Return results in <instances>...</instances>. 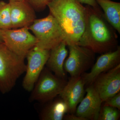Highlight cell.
<instances>
[{
  "mask_svg": "<svg viewBox=\"0 0 120 120\" xmlns=\"http://www.w3.org/2000/svg\"><path fill=\"white\" fill-rule=\"evenodd\" d=\"M24 59L11 52L4 42L0 43V92L2 94L11 91L26 72Z\"/></svg>",
  "mask_w": 120,
  "mask_h": 120,
  "instance_id": "cell-3",
  "label": "cell"
},
{
  "mask_svg": "<svg viewBox=\"0 0 120 120\" xmlns=\"http://www.w3.org/2000/svg\"><path fill=\"white\" fill-rule=\"evenodd\" d=\"M37 39L36 47L50 50L61 42L65 41V37L56 19L51 14L36 19L28 27Z\"/></svg>",
  "mask_w": 120,
  "mask_h": 120,
  "instance_id": "cell-4",
  "label": "cell"
},
{
  "mask_svg": "<svg viewBox=\"0 0 120 120\" xmlns=\"http://www.w3.org/2000/svg\"><path fill=\"white\" fill-rule=\"evenodd\" d=\"M3 42L2 38V30L0 29V43Z\"/></svg>",
  "mask_w": 120,
  "mask_h": 120,
  "instance_id": "cell-23",
  "label": "cell"
},
{
  "mask_svg": "<svg viewBox=\"0 0 120 120\" xmlns=\"http://www.w3.org/2000/svg\"><path fill=\"white\" fill-rule=\"evenodd\" d=\"M0 29H11L10 4L3 1H0Z\"/></svg>",
  "mask_w": 120,
  "mask_h": 120,
  "instance_id": "cell-17",
  "label": "cell"
},
{
  "mask_svg": "<svg viewBox=\"0 0 120 120\" xmlns=\"http://www.w3.org/2000/svg\"><path fill=\"white\" fill-rule=\"evenodd\" d=\"M104 105L115 107L120 110V92L110 97L104 101Z\"/></svg>",
  "mask_w": 120,
  "mask_h": 120,
  "instance_id": "cell-20",
  "label": "cell"
},
{
  "mask_svg": "<svg viewBox=\"0 0 120 120\" xmlns=\"http://www.w3.org/2000/svg\"><path fill=\"white\" fill-rule=\"evenodd\" d=\"M80 3L89 5L97 10H101L96 0H78Z\"/></svg>",
  "mask_w": 120,
  "mask_h": 120,
  "instance_id": "cell-21",
  "label": "cell"
},
{
  "mask_svg": "<svg viewBox=\"0 0 120 120\" xmlns=\"http://www.w3.org/2000/svg\"><path fill=\"white\" fill-rule=\"evenodd\" d=\"M120 110L109 106H101L98 120H117L120 119Z\"/></svg>",
  "mask_w": 120,
  "mask_h": 120,
  "instance_id": "cell-18",
  "label": "cell"
},
{
  "mask_svg": "<svg viewBox=\"0 0 120 120\" xmlns=\"http://www.w3.org/2000/svg\"><path fill=\"white\" fill-rule=\"evenodd\" d=\"M68 46L69 54L64 61V71L71 77L80 76L94 65L95 53L87 47L77 45Z\"/></svg>",
  "mask_w": 120,
  "mask_h": 120,
  "instance_id": "cell-6",
  "label": "cell"
},
{
  "mask_svg": "<svg viewBox=\"0 0 120 120\" xmlns=\"http://www.w3.org/2000/svg\"><path fill=\"white\" fill-rule=\"evenodd\" d=\"M29 30L27 27L2 30L3 42L15 54L25 58L37 42V38Z\"/></svg>",
  "mask_w": 120,
  "mask_h": 120,
  "instance_id": "cell-7",
  "label": "cell"
},
{
  "mask_svg": "<svg viewBox=\"0 0 120 120\" xmlns=\"http://www.w3.org/2000/svg\"><path fill=\"white\" fill-rule=\"evenodd\" d=\"M67 82L58 77L47 68H44L32 89L30 101L49 102L59 95Z\"/></svg>",
  "mask_w": 120,
  "mask_h": 120,
  "instance_id": "cell-5",
  "label": "cell"
},
{
  "mask_svg": "<svg viewBox=\"0 0 120 120\" xmlns=\"http://www.w3.org/2000/svg\"><path fill=\"white\" fill-rule=\"evenodd\" d=\"M11 29L29 27L36 19L34 9L27 1H9Z\"/></svg>",
  "mask_w": 120,
  "mask_h": 120,
  "instance_id": "cell-13",
  "label": "cell"
},
{
  "mask_svg": "<svg viewBox=\"0 0 120 120\" xmlns=\"http://www.w3.org/2000/svg\"><path fill=\"white\" fill-rule=\"evenodd\" d=\"M27 0H9V1H27Z\"/></svg>",
  "mask_w": 120,
  "mask_h": 120,
  "instance_id": "cell-24",
  "label": "cell"
},
{
  "mask_svg": "<svg viewBox=\"0 0 120 120\" xmlns=\"http://www.w3.org/2000/svg\"><path fill=\"white\" fill-rule=\"evenodd\" d=\"M41 112L40 118L42 120H62L68 113V106L61 98L52 100Z\"/></svg>",
  "mask_w": 120,
  "mask_h": 120,
  "instance_id": "cell-16",
  "label": "cell"
},
{
  "mask_svg": "<svg viewBox=\"0 0 120 120\" xmlns=\"http://www.w3.org/2000/svg\"><path fill=\"white\" fill-rule=\"evenodd\" d=\"M85 91L86 94L76 108L75 114L86 120H98L103 102L93 84L88 86Z\"/></svg>",
  "mask_w": 120,
  "mask_h": 120,
  "instance_id": "cell-11",
  "label": "cell"
},
{
  "mask_svg": "<svg viewBox=\"0 0 120 120\" xmlns=\"http://www.w3.org/2000/svg\"><path fill=\"white\" fill-rule=\"evenodd\" d=\"M93 84L103 102L120 92V64L99 75Z\"/></svg>",
  "mask_w": 120,
  "mask_h": 120,
  "instance_id": "cell-9",
  "label": "cell"
},
{
  "mask_svg": "<svg viewBox=\"0 0 120 120\" xmlns=\"http://www.w3.org/2000/svg\"><path fill=\"white\" fill-rule=\"evenodd\" d=\"M55 0H27V1L33 8L38 10H42L50 2Z\"/></svg>",
  "mask_w": 120,
  "mask_h": 120,
  "instance_id": "cell-19",
  "label": "cell"
},
{
  "mask_svg": "<svg viewBox=\"0 0 120 120\" xmlns=\"http://www.w3.org/2000/svg\"><path fill=\"white\" fill-rule=\"evenodd\" d=\"M67 46L64 41L50 50L46 64L47 68L54 75L64 79H65L66 76L64 64L68 53Z\"/></svg>",
  "mask_w": 120,
  "mask_h": 120,
  "instance_id": "cell-14",
  "label": "cell"
},
{
  "mask_svg": "<svg viewBox=\"0 0 120 120\" xmlns=\"http://www.w3.org/2000/svg\"><path fill=\"white\" fill-rule=\"evenodd\" d=\"M65 37L67 45H77L86 24V8L78 0H55L47 5Z\"/></svg>",
  "mask_w": 120,
  "mask_h": 120,
  "instance_id": "cell-2",
  "label": "cell"
},
{
  "mask_svg": "<svg viewBox=\"0 0 120 120\" xmlns=\"http://www.w3.org/2000/svg\"><path fill=\"white\" fill-rule=\"evenodd\" d=\"M85 8V28L77 45L101 54L116 49L118 46L117 34L105 19L101 10L88 5Z\"/></svg>",
  "mask_w": 120,
  "mask_h": 120,
  "instance_id": "cell-1",
  "label": "cell"
},
{
  "mask_svg": "<svg viewBox=\"0 0 120 120\" xmlns=\"http://www.w3.org/2000/svg\"><path fill=\"white\" fill-rule=\"evenodd\" d=\"M120 64V47L116 49L102 54L98 57L88 73H84L81 76L85 85L92 84L97 77L103 72L109 71Z\"/></svg>",
  "mask_w": 120,
  "mask_h": 120,
  "instance_id": "cell-10",
  "label": "cell"
},
{
  "mask_svg": "<svg viewBox=\"0 0 120 120\" xmlns=\"http://www.w3.org/2000/svg\"><path fill=\"white\" fill-rule=\"evenodd\" d=\"M85 84L81 76L71 77L60 95L68 106V113L74 114L79 103L84 97Z\"/></svg>",
  "mask_w": 120,
  "mask_h": 120,
  "instance_id": "cell-12",
  "label": "cell"
},
{
  "mask_svg": "<svg viewBox=\"0 0 120 120\" xmlns=\"http://www.w3.org/2000/svg\"><path fill=\"white\" fill-rule=\"evenodd\" d=\"M103 11L105 19L116 31L120 34V3L111 0H96Z\"/></svg>",
  "mask_w": 120,
  "mask_h": 120,
  "instance_id": "cell-15",
  "label": "cell"
},
{
  "mask_svg": "<svg viewBox=\"0 0 120 120\" xmlns=\"http://www.w3.org/2000/svg\"><path fill=\"white\" fill-rule=\"evenodd\" d=\"M50 50L41 49L35 46L28 52L26 57V75L22 86L24 90L31 92L46 64Z\"/></svg>",
  "mask_w": 120,
  "mask_h": 120,
  "instance_id": "cell-8",
  "label": "cell"
},
{
  "mask_svg": "<svg viewBox=\"0 0 120 120\" xmlns=\"http://www.w3.org/2000/svg\"><path fill=\"white\" fill-rule=\"evenodd\" d=\"M64 120H86L82 117L77 116L74 114H66L64 117Z\"/></svg>",
  "mask_w": 120,
  "mask_h": 120,
  "instance_id": "cell-22",
  "label": "cell"
}]
</instances>
